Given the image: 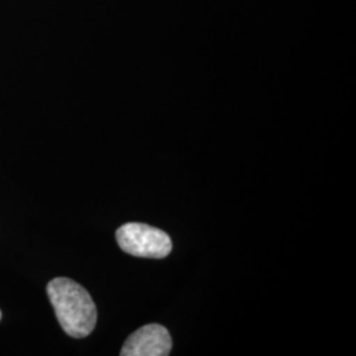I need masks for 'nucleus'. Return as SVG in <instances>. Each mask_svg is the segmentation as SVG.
Masks as SVG:
<instances>
[{
	"mask_svg": "<svg viewBox=\"0 0 356 356\" xmlns=\"http://www.w3.org/2000/svg\"><path fill=\"white\" fill-rule=\"evenodd\" d=\"M48 297L63 330L72 338H85L97 325V306L76 281L57 277L47 286Z\"/></svg>",
	"mask_w": 356,
	"mask_h": 356,
	"instance_id": "obj_1",
	"label": "nucleus"
},
{
	"mask_svg": "<svg viewBox=\"0 0 356 356\" xmlns=\"http://www.w3.org/2000/svg\"><path fill=\"white\" fill-rule=\"evenodd\" d=\"M116 242L128 254L147 259H164L173 244L163 229L145 223H126L116 231Z\"/></svg>",
	"mask_w": 356,
	"mask_h": 356,
	"instance_id": "obj_2",
	"label": "nucleus"
},
{
	"mask_svg": "<svg viewBox=\"0 0 356 356\" xmlns=\"http://www.w3.org/2000/svg\"><path fill=\"white\" fill-rule=\"evenodd\" d=\"M172 338L164 326L152 323L143 326L128 337L122 356H166L172 351Z\"/></svg>",
	"mask_w": 356,
	"mask_h": 356,
	"instance_id": "obj_3",
	"label": "nucleus"
},
{
	"mask_svg": "<svg viewBox=\"0 0 356 356\" xmlns=\"http://www.w3.org/2000/svg\"><path fill=\"white\" fill-rule=\"evenodd\" d=\"M0 319H1V312H0Z\"/></svg>",
	"mask_w": 356,
	"mask_h": 356,
	"instance_id": "obj_4",
	"label": "nucleus"
}]
</instances>
